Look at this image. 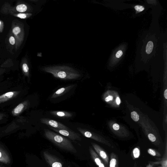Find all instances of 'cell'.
Segmentation results:
<instances>
[{
  "label": "cell",
  "instance_id": "1",
  "mask_svg": "<svg viewBox=\"0 0 167 167\" xmlns=\"http://www.w3.org/2000/svg\"><path fill=\"white\" fill-rule=\"evenodd\" d=\"M43 70L50 73L57 78L63 80L77 79L81 74L76 70L66 66H55L45 67Z\"/></svg>",
  "mask_w": 167,
  "mask_h": 167
},
{
  "label": "cell",
  "instance_id": "2",
  "mask_svg": "<svg viewBox=\"0 0 167 167\" xmlns=\"http://www.w3.org/2000/svg\"><path fill=\"white\" fill-rule=\"evenodd\" d=\"M45 137L60 148L76 153L77 151L72 142L65 137L47 129H45Z\"/></svg>",
  "mask_w": 167,
  "mask_h": 167
},
{
  "label": "cell",
  "instance_id": "3",
  "mask_svg": "<svg viewBox=\"0 0 167 167\" xmlns=\"http://www.w3.org/2000/svg\"><path fill=\"white\" fill-rule=\"evenodd\" d=\"M11 32L15 37L16 44L15 50L17 51L19 49L24 41L25 38L24 25V24L18 20L13 21L12 24Z\"/></svg>",
  "mask_w": 167,
  "mask_h": 167
},
{
  "label": "cell",
  "instance_id": "4",
  "mask_svg": "<svg viewBox=\"0 0 167 167\" xmlns=\"http://www.w3.org/2000/svg\"><path fill=\"white\" fill-rule=\"evenodd\" d=\"M31 8L26 3L22 1H18L14 7L10 6L8 3H5L3 5L1 12L4 14H11L14 13H26L31 11Z\"/></svg>",
  "mask_w": 167,
  "mask_h": 167
},
{
  "label": "cell",
  "instance_id": "5",
  "mask_svg": "<svg viewBox=\"0 0 167 167\" xmlns=\"http://www.w3.org/2000/svg\"><path fill=\"white\" fill-rule=\"evenodd\" d=\"M50 128L54 131L61 134L62 136L67 137L73 141H82V138L80 134L71 130H63V129H56L52 127H50Z\"/></svg>",
  "mask_w": 167,
  "mask_h": 167
},
{
  "label": "cell",
  "instance_id": "6",
  "mask_svg": "<svg viewBox=\"0 0 167 167\" xmlns=\"http://www.w3.org/2000/svg\"><path fill=\"white\" fill-rule=\"evenodd\" d=\"M41 122L45 125L53 128L68 130H71L67 126L57 121L50 119V118H42L41 119Z\"/></svg>",
  "mask_w": 167,
  "mask_h": 167
},
{
  "label": "cell",
  "instance_id": "7",
  "mask_svg": "<svg viewBox=\"0 0 167 167\" xmlns=\"http://www.w3.org/2000/svg\"><path fill=\"white\" fill-rule=\"evenodd\" d=\"M30 105V101L25 100L19 104L12 111V114L14 116H19L26 109L29 108Z\"/></svg>",
  "mask_w": 167,
  "mask_h": 167
},
{
  "label": "cell",
  "instance_id": "8",
  "mask_svg": "<svg viewBox=\"0 0 167 167\" xmlns=\"http://www.w3.org/2000/svg\"><path fill=\"white\" fill-rule=\"evenodd\" d=\"M20 93V91H12L0 95V104L17 97Z\"/></svg>",
  "mask_w": 167,
  "mask_h": 167
},
{
  "label": "cell",
  "instance_id": "9",
  "mask_svg": "<svg viewBox=\"0 0 167 167\" xmlns=\"http://www.w3.org/2000/svg\"><path fill=\"white\" fill-rule=\"evenodd\" d=\"M74 86L75 85H72L58 89L52 94L51 98H56L65 94L73 88Z\"/></svg>",
  "mask_w": 167,
  "mask_h": 167
},
{
  "label": "cell",
  "instance_id": "10",
  "mask_svg": "<svg viewBox=\"0 0 167 167\" xmlns=\"http://www.w3.org/2000/svg\"><path fill=\"white\" fill-rule=\"evenodd\" d=\"M0 162L6 164L10 163L9 154L6 150L1 147H0Z\"/></svg>",
  "mask_w": 167,
  "mask_h": 167
},
{
  "label": "cell",
  "instance_id": "11",
  "mask_svg": "<svg viewBox=\"0 0 167 167\" xmlns=\"http://www.w3.org/2000/svg\"><path fill=\"white\" fill-rule=\"evenodd\" d=\"M21 68L23 74L26 77H30V69L27 60L26 58H24L21 63Z\"/></svg>",
  "mask_w": 167,
  "mask_h": 167
},
{
  "label": "cell",
  "instance_id": "12",
  "mask_svg": "<svg viewBox=\"0 0 167 167\" xmlns=\"http://www.w3.org/2000/svg\"><path fill=\"white\" fill-rule=\"evenodd\" d=\"M50 113L52 115L59 117L69 118L72 117L73 116L72 113L64 111H51Z\"/></svg>",
  "mask_w": 167,
  "mask_h": 167
},
{
  "label": "cell",
  "instance_id": "13",
  "mask_svg": "<svg viewBox=\"0 0 167 167\" xmlns=\"http://www.w3.org/2000/svg\"><path fill=\"white\" fill-rule=\"evenodd\" d=\"M10 15L21 19L28 18L32 15V14L28 13H14Z\"/></svg>",
  "mask_w": 167,
  "mask_h": 167
},
{
  "label": "cell",
  "instance_id": "14",
  "mask_svg": "<svg viewBox=\"0 0 167 167\" xmlns=\"http://www.w3.org/2000/svg\"><path fill=\"white\" fill-rule=\"evenodd\" d=\"M17 121V120H16V122L14 121L12 124H11V125L8 126L6 130L4 131V133H9L19 127L20 125H17L18 124V122Z\"/></svg>",
  "mask_w": 167,
  "mask_h": 167
},
{
  "label": "cell",
  "instance_id": "15",
  "mask_svg": "<svg viewBox=\"0 0 167 167\" xmlns=\"http://www.w3.org/2000/svg\"><path fill=\"white\" fill-rule=\"evenodd\" d=\"M153 48V44L152 42H149L147 45L146 52L148 54H150L152 52Z\"/></svg>",
  "mask_w": 167,
  "mask_h": 167
},
{
  "label": "cell",
  "instance_id": "16",
  "mask_svg": "<svg viewBox=\"0 0 167 167\" xmlns=\"http://www.w3.org/2000/svg\"><path fill=\"white\" fill-rule=\"evenodd\" d=\"M8 42L10 45L12 46H15L16 40L15 37L12 33V32L11 33L9 36Z\"/></svg>",
  "mask_w": 167,
  "mask_h": 167
},
{
  "label": "cell",
  "instance_id": "17",
  "mask_svg": "<svg viewBox=\"0 0 167 167\" xmlns=\"http://www.w3.org/2000/svg\"><path fill=\"white\" fill-rule=\"evenodd\" d=\"M131 116L132 119L135 121H137L139 120V116L135 111H133L131 113Z\"/></svg>",
  "mask_w": 167,
  "mask_h": 167
},
{
  "label": "cell",
  "instance_id": "18",
  "mask_svg": "<svg viewBox=\"0 0 167 167\" xmlns=\"http://www.w3.org/2000/svg\"><path fill=\"white\" fill-rule=\"evenodd\" d=\"M133 153L134 157L135 158H138L139 157L140 155V150L137 148L134 149Z\"/></svg>",
  "mask_w": 167,
  "mask_h": 167
},
{
  "label": "cell",
  "instance_id": "19",
  "mask_svg": "<svg viewBox=\"0 0 167 167\" xmlns=\"http://www.w3.org/2000/svg\"><path fill=\"white\" fill-rule=\"evenodd\" d=\"M134 9H135L137 11L141 12L144 10L145 8L143 6H140V5H136V6L134 7Z\"/></svg>",
  "mask_w": 167,
  "mask_h": 167
},
{
  "label": "cell",
  "instance_id": "20",
  "mask_svg": "<svg viewBox=\"0 0 167 167\" xmlns=\"http://www.w3.org/2000/svg\"><path fill=\"white\" fill-rule=\"evenodd\" d=\"M117 161L115 159H112L110 161V167H115Z\"/></svg>",
  "mask_w": 167,
  "mask_h": 167
},
{
  "label": "cell",
  "instance_id": "21",
  "mask_svg": "<svg viewBox=\"0 0 167 167\" xmlns=\"http://www.w3.org/2000/svg\"><path fill=\"white\" fill-rule=\"evenodd\" d=\"M148 137L150 141L152 142H154L156 140V138L151 133L149 134Z\"/></svg>",
  "mask_w": 167,
  "mask_h": 167
},
{
  "label": "cell",
  "instance_id": "22",
  "mask_svg": "<svg viewBox=\"0 0 167 167\" xmlns=\"http://www.w3.org/2000/svg\"><path fill=\"white\" fill-rule=\"evenodd\" d=\"M4 24L3 22L0 20V33H2L4 29Z\"/></svg>",
  "mask_w": 167,
  "mask_h": 167
},
{
  "label": "cell",
  "instance_id": "23",
  "mask_svg": "<svg viewBox=\"0 0 167 167\" xmlns=\"http://www.w3.org/2000/svg\"><path fill=\"white\" fill-rule=\"evenodd\" d=\"M91 154V155H92L93 157H94V161L95 162L97 165L99 166L101 164V161L99 158L98 157H95L92 154Z\"/></svg>",
  "mask_w": 167,
  "mask_h": 167
},
{
  "label": "cell",
  "instance_id": "24",
  "mask_svg": "<svg viewBox=\"0 0 167 167\" xmlns=\"http://www.w3.org/2000/svg\"><path fill=\"white\" fill-rule=\"evenodd\" d=\"M101 157L104 159H105L107 157V155L105 152L103 151H100L99 152Z\"/></svg>",
  "mask_w": 167,
  "mask_h": 167
},
{
  "label": "cell",
  "instance_id": "25",
  "mask_svg": "<svg viewBox=\"0 0 167 167\" xmlns=\"http://www.w3.org/2000/svg\"><path fill=\"white\" fill-rule=\"evenodd\" d=\"M148 153L153 156H155L156 155V153L154 150L152 149H149L148 150Z\"/></svg>",
  "mask_w": 167,
  "mask_h": 167
},
{
  "label": "cell",
  "instance_id": "26",
  "mask_svg": "<svg viewBox=\"0 0 167 167\" xmlns=\"http://www.w3.org/2000/svg\"><path fill=\"white\" fill-rule=\"evenodd\" d=\"M123 54V52L121 50H119L116 54V56L117 58H120Z\"/></svg>",
  "mask_w": 167,
  "mask_h": 167
},
{
  "label": "cell",
  "instance_id": "27",
  "mask_svg": "<svg viewBox=\"0 0 167 167\" xmlns=\"http://www.w3.org/2000/svg\"><path fill=\"white\" fill-rule=\"evenodd\" d=\"M113 128L115 130H119L120 129V126L119 125L117 124H114L113 125Z\"/></svg>",
  "mask_w": 167,
  "mask_h": 167
},
{
  "label": "cell",
  "instance_id": "28",
  "mask_svg": "<svg viewBox=\"0 0 167 167\" xmlns=\"http://www.w3.org/2000/svg\"><path fill=\"white\" fill-rule=\"evenodd\" d=\"M113 99V97L111 96H109L107 97L105 99V101L106 102L109 101H110Z\"/></svg>",
  "mask_w": 167,
  "mask_h": 167
},
{
  "label": "cell",
  "instance_id": "29",
  "mask_svg": "<svg viewBox=\"0 0 167 167\" xmlns=\"http://www.w3.org/2000/svg\"><path fill=\"white\" fill-rule=\"evenodd\" d=\"M6 115L3 113H0V121L3 119V118L6 117Z\"/></svg>",
  "mask_w": 167,
  "mask_h": 167
},
{
  "label": "cell",
  "instance_id": "30",
  "mask_svg": "<svg viewBox=\"0 0 167 167\" xmlns=\"http://www.w3.org/2000/svg\"><path fill=\"white\" fill-rule=\"evenodd\" d=\"M6 71V70L4 69H0V76Z\"/></svg>",
  "mask_w": 167,
  "mask_h": 167
},
{
  "label": "cell",
  "instance_id": "31",
  "mask_svg": "<svg viewBox=\"0 0 167 167\" xmlns=\"http://www.w3.org/2000/svg\"><path fill=\"white\" fill-rule=\"evenodd\" d=\"M116 103L117 105H119L121 103V101L120 99L118 97H117L116 99Z\"/></svg>",
  "mask_w": 167,
  "mask_h": 167
},
{
  "label": "cell",
  "instance_id": "32",
  "mask_svg": "<svg viewBox=\"0 0 167 167\" xmlns=\"http://www.w3.org/2000/svg\"><path fill=\"white\" fill-rule=\"evenodd\" d=\"M164 97L166 99H167V89H166L165 91Z\"/></svg>",
  "mask_w": 167,
  "mask_h": 167
},
{
  "label": "cell",
  "instance_id": "33",
  "mask_svg": "<svg viewBox=\"0 0 167 167\" xmlns=\"http://www.w3.org/2000/svg\"><path fill=\"white\" fill-rule=\"evenodd\" d=\"M99 167H105L104 165L103 164H101L99 165Z\"/></svg>",
  "mask_w": 167,
  "mask_h": 167
},
{
  "label": "cell",
  "instance_id": "34",
  "mask_svg": "<svg viewBox=\"0 0 167 167\" xmlns=\"http://www.w3.org/2000/svg\"></svg>",
  "mask_w": 167,
  "mask_h": 167
}]
</instances>
